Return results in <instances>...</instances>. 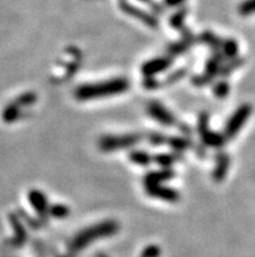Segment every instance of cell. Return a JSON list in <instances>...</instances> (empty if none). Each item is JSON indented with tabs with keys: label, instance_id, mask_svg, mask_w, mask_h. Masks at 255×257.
<instances>
[{
	"label": "cell",
	"instance_id": "9",
	"mask_svg": "<svg viewBox=\"0 0 255 257\" xmlns=\"http://www.w3.org/2000/svg\"><path fill=\"white\" fill-rule=\"evenodd\" d=\"M145 2H146V0H145Z\"/></svg>",
	"mask_w": 255,
	"mask_h": 257
},
{
	"label": "cell",
	"instance_id": "2",
	"mask_svg": "<svg viewBox=\"0 0 255 257\" xmlns=\"http://www.w3.org/2000/svg\"><path fill=\"white\" fill-rule=\"evenodd\" d=\"M115 230H116V227H115V225H112V223H104V225L97 226V227L91 228V230H86V231L81 232V234L76 238L75 243H73V248L85 247V245L89 244L90 241L95 240L97 238L112 234Z\"/></svg>",
	"mask_w": 255,
	"mask_h": 257
},
{
	"label": "cell",
	"instance_id": "3",
	"mask_svg": "<svg viewBox=\"0 0 255 257\" xmlns=\"http://www.w3.org/2000/svg\"><path fill=\"white\" fill-rule=\"evenodd\" d=\"M250 114H251V107H250L249 104H243V106H241V107L233 114V116L230 117L228 124H226V136H234V135L245 125L246 120L249 119Z\"/></svg>",
	"mask_w": 255,
	"mask_h": 257
},
{
	"label": "cell",
	"instance_id": "6",
	"mask_svg": "<svg viewBox=\"0 0 255 257\" xmlns=\"http://www.w3.org/2000/svg\"><path fill=\"white\" fill-rule=\"evenodd\" d=\"M151 110H152V115H154L156 119H159V120L164 121V123H171L172 121V117L169 116L168 112H165V111L163 110V107H159V106H156V104H152Z\"/></svg>",
	"mask_w": 255,
	"mask_h": 257
},
{
	"label": "cell",
	"instance_id": "5",
	"mask_svg": "<svg viewBox=\"0 0 255 257\" xmlns=\"http://www.w3.org/2000/svg\"><path fill=\"white\" fill-rule=\"evenodd\" d=\"M238 13L241 16L255 15V0H245L238 6Z\"/></svg>",
	"mask_w": 255,
	"mask_h": 257
},
{
	"label": "cell",
	"instance_id": "4",
	"mask_svg": "<svg viewBox=\"0 0 255 257\" xmlns=\"http://www.w3.org/2000/svg\"><path fill=\"white\" fill-rule=\"evenodd\" d=\"M120 7H121V10H123L124 12H126V13H128V15H130V16L137 17V19H139V20H141V21H143V23H145V24H147V25H151V26H155L156 25L155 17H152L151 15L143 12V11L137 10L136 7L130 6L129 3L121 2V3H120Z\"/></svg>",
	"mask_w": 255,
	"mask_h": 257
},
{
	"label": "cell",
	"instance_id": "8",
	"mask_svg": "<svg viewBox=\"0 0 255 257\" xmlns=\"http://www.w3.org/2000/svg\"><path fill=\"white\" fill-rule=\"evenodd\" d=\"M165 4L169 7H176V6H180L181 3H184L185 0H164Z\"/></svg>",
	"mask_w": 255,
	"mask_h": 257
},
{
	"label": "cell",
	"instance_id": "7",
	"mask_svg": "<svg viewBox=\"0 0 255 257\" xmlns=\"http://www.w3.org/2000/svg\"><path fill=\"white\" fill-rule=\"evenodd\" d=\"M159 256V249L158 247H149L146 248L143 251L142 257H158Z\"/></svg>",
	"mask_w": 255,
	"mask_h": 257
},
{
	"label": "cell",
	"instance_id": "1",
	"mask_svg": "<svg viewBox=\"0 0 255 257\" xmlns=\"http://www.w3.org/2000/svg\"><path fill=\"white\" fill-rule=\"evenodd\" d=\"M128 84L125 80H113L108 84H99V85H87L78 89L77 97L81 99H87V98L95 97H104V95L119 94L121 91L126 90Z\"/></svg>",
	"mask_w": 255,
	"mask_h": 257
}]
</instances>
